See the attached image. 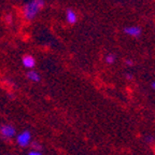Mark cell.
<instances>
[{
  "label": "cell",
  "mask_w": 155,
  "mask_h": 155,
  "mask_svg": "<svg viewBox=\"0 0 155 155\" xmlns=\"http://www.w3.org/2000/svg\"><path fill=\"white\" fill-rule=\"evenodd\" d=\"M30 144H31V148L34 149V151H40V149H41V145L39 142H30Z\"/></svg>",
  "instance_id": "cell-9"
},
{
  "label": "cell",
  "mask_w": 155,
  "mask_h": 155,
  "mask_svg": "<svg viewBox=\"0 0 155 155\" xmlns=\"http://www.w3.org/2000/svg\"><path fill=\"white\" fill-rule=\"evenodd\" d=\"M127 78H128V79H130V78H131V75L129 74V73H127Z\"/></svg>",
  "instance_id": "cell-14"
},
{
  "label": "cell",
  "mask_w": 155,
  "mask_h": 155,
  "mask_svg": "<svg viewBox=\"0 0 155 155\" xmlns=\"http://www.w3.org/2000/svg\"><path fill=\"white\" fill-rule=\"evenodd\" d=\"M66 19H67V22L69 24H75L78 21V15L77 13L73 11V10H68L67 12H66Z\"/></svg>",
  "instance_id": "cell-6"
},
{
  "label": "cell",
  "mask_w": 155,
  "mask_h": 155,
  "mask_svg": "<svg viewBox=\"0 0 155 155\" xmlns=\"http://www.w3.org/2000/svg\"><path fill=\"white\" fill-rule=\"evenodd\" d=\"M0 134H1L5 138L11 139L15 136L16 130H15L14 126L9 125V124H5V125H2L0 127Z\"/></svg>",
  "instance_id": "cell-3"
},
{
  "label": "cell",
  "mask_w": 155,
  "mask_h": 155,
  "mask_svg": "<svg viewBox=\"0 0 155 155\" xmlns=\"http://www.w3.org/2000/svg\"><path fill=\"white\" fill-rule=\"evenodd\" d=\"M44 0H29L28 2L25 3L23 8V14L25 18L28 21H31L37 16L41 9L44 7Z\"/></svg>",
  "instance_id": "cell-1"
},
{
  "label": "cell",
  "mask_w": 155,
  "mask_h": 155,
  "mask_svg": "<svg viewBox=\"0 0 155 155\" xmlns=\"http://www.w3.org/2000/svg\"><path fill=\"white\" fill-rule=\"evenodd\" d=\"M124 32L129 37H135V38H137V37H140L141 28L138 26H128L124 29Z\"/></svg>",
  "instance_id": "cell-4"
},
{
  "label": "cell",
  "mask_w": 155,
  "mask_h": 155,
  "mask_svg": "<svg viewBox=\"0 0 155 155\" xmlns=\"http://www.w3.org/2000/svg\"><path fill=\"white\" fill-rule=\"evenodd\" d=\"M28 155H42V153L40 152V151H30V152L28 153Z\"/></svg>",
  "instance_id": "cell-10"
},
{
  "label": "cell",
  "mask_w": 155,
  "mask_h": 155,
  "mask_svg": "<svg viewBox=\"0 0 155 155\" xmlns=\"http://www.w3.org/2000/svg\"><path fill=\"white\" fill-rule=\"evenodd\" d=\"M104 61H106L107 64H109V65L114 64V61H115V55H113V54H108V55L106 56V58H104Z\"/></svg>",
  "instance_id": "cell-8"
},
{
  "label": "cell",
  "mask_w": 155,
  "mask_h": 155,
  "mask_svg": "<svg viewBox=\"0 0 155 155\" xmlns=\"http://www.w3.org/2000/svg\"><path fill=\"white\" fill-rule=\"evenodd\" d=\"M22 64L25 68H28V69H31L36 66V59H35L34 56L31 55H25L22 59Z\"/></svg>",
  "instance_id": "cell-5"
},
{
  "label": "cell",
  "mask_w": 155,
  "mask_h": 155,
  "mask_svg": "<svg viewBox=\"0 0 155 155\" xmlns=\"http://www.w3.org/2000/svg\"><path fill=\"white\" fill-rule=\"evenodd\" d=\"M26 77H27V79H28L29 81H31V82H39L40 79H41L40 74L35 70H29L28 72H27Z\"/></svg>",
  "instance_id": "cell-7"
},
{
  "label": "cell",
  "mask_w": 155,
  "mask_h": 155,
  "mask_svg": "<svg viewBox=\"0 0 155 155\" xmlns=\"http://www.w3.org/2000/svg\"><path fill=\"white\" fill-rule=\"evenodd\" d=\"M5 21H7L8 24H11V23H12V15L8 14L7 16H5Z\"/></svg>",
  "instance_id": "cell-11"
},
{
  "label": "cell",
  "mask_w": 155,
  "mask_h": 155,
  "mask_svg": "<svg viewBox=\"0 0 155 155\" xmlns=\"http://www.w3.org/2000/svg\"><path fill=\"white\" fill-rule=\"evenodd\" d=\"M152 88H153V90H155V81L152 83Z\"/></svg>",
  "instance_id": "cell-13"
},
{
  "label": "cell",
  "mask_w": 155,
  "mask_h": 155,
  "mask_svg": "<svg viewBox=\"0 0 155 155\" xmlns=\"http://www.w3.org/2000/svg\"><path fill=\"white\" fill-rule=\"evenodd\" d=\"M16 142L19 147H28L31 142V134L29 130H24L22 133L17 135L16 137Z\"/></svg>",
  "instance_id": "cell-2"
},
{
  "label": "cell",
  "mask_w": 155,
  "mask_h": 155,
  "mask_svg": "<svg viewBox=\"0 0 155 155\" xmlns=\"http://www.w3.org/2000/svg\"><path fill=\"white\" fill-rule=\"evenodd\" d=\"M125 63H126V65H127V66H133L134 65V61H131V59H127Z\"/></svg>",
  "instance_id": "cell-12"
}]
</instances>
